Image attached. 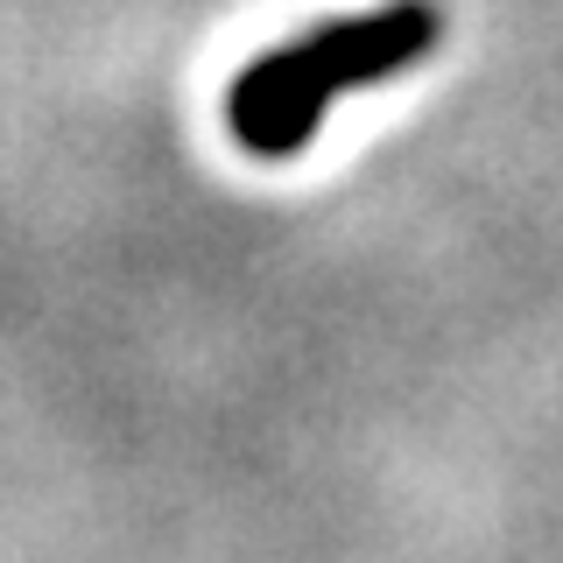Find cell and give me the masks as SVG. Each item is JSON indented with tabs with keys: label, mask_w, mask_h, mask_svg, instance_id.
<instances>
[{
	"label": "cell",
	"mask_w": 563,
	"mask_h": 563,
	"mask_svg": "<svg viewBox=\"0 0 563 563\" xmlns=\"http://www.w3.org/2000/svg\"><path fill=\"white\" fill-rule=\"evenodd\" d=\"M437 35H444V14H437L430 0H387L374 14L324 22V29L296 35V43H275L233 78V92H225V128H233V141L246 155L289 163V155H303L310 134L324 128L331 99L422 64L437 49Z\"/></svg>",
	"instance_id": "1"
}]
</instances>
